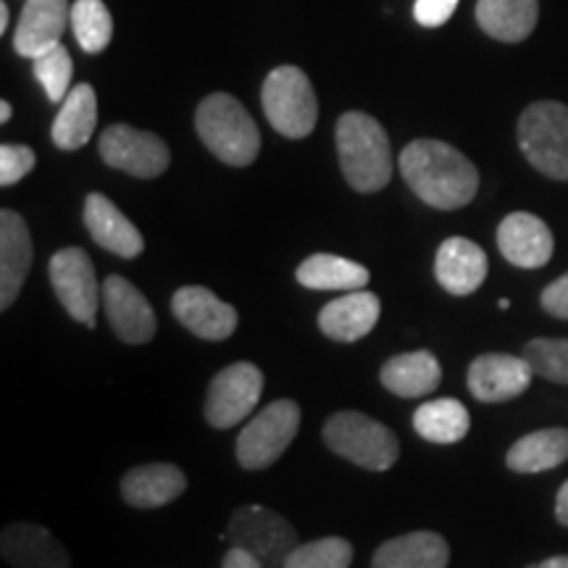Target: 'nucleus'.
<instances>
[{
    "label": "nucleus",
    "mask_w": 568,
    "mask_h": 568,
    "mask_svg": "<svg viewBox=\"0 0 568 568\" xmlns=\"http://www.w3.org/2000/svg\"><path fill=\"white\" fill-rule=\"evenodd\" d=\"M537 568H568V556H552L548 560H542Z\"/></svg>",
    "instance_id": "39"
},
{
    "label": "nucleus",
    "mask_w": 568,
    "mask_h": 568,
    "mask_svg": "<svg viewBox=\"0 0 568 568\" xmlns=\"http://www.w3.org/2000/svg\"><path fill=\"white\" fill-rule=\"evenodd\" d=\"M0 552L13 568H71L69 552L38 524H11L0 537Z\"/></svg>",
    "instance_id": "21"
},
{
    "label": "nucleus",
    "mask_w": 568,
    "mask_h": 568,
    "mask_svg": "<svg viewBox=\"0 0 568 568\" xmlns=\"http://www.w3.org/2000/svg\"><path fill=\"white\" fill-rule=\"evenodd\" d=\"M34 163H38V159H34L32 148L11 145V142L0 145V184L11 187V184L21 182L32 172Z\"/></svg>",
    "instance_id": "34"
},
{
    "label": "nucleus",
    "mask_w": 568,
    "mask_h": 568,
    "mask_svg": "<svg viewBox=\"0 0 568 568\" xmlns=\"http://www.w3.org/2000/svg\"><path fill=\"white\" fill-rule=\"evenodd\" d=\"M458 9V0H416L414 17L422 27H443Z\"/></svg>",
    "instance_id": "35"
},
{
    "label": "nucleus",
    "mask_w": 568,
    "mask_h": 568,
    "mask_svg": "<svg viewBox=\"0 0 568 568\" xmlns=\"http://www.w3.org/2000/svg\"><path fill=\"white\" fill-rule=\"evenodd\" d=\"M71 30L84 53H101L113 38V19L103 0H74Z\"/></svg>",
    "instance_id": "30"
},
{
    "label": "nucleus",
    "mask_w": 568,
    "mask_h": 568,
    "mask_svg": "<svg viewBox=\"0 0 568 568\" xmlns=\"http://www.w3.org/2000/svg\"><path fill=\"white\" fill-rule=\"evenodd\" d=\"M32 69L38 82L45 88V95L51 103H63L71 92V71H74V63H71V55L63 45L51 48L48 53L32 59Z\"/></svg>",
    "instance_id": "32"
},
{
    "label": "nucleus",
    "mask_w": 568,
    "mask_h": 568,
    "mask_svg": "<svg viewBox=\"0 0 568 568\" xmlns=\"http://www.w3.org/2000/svg\"><path fill=\"white\" fill-rule=\"evenodd\" d=\"M450 548L437 531H410L387 539L372 558V568H447Z\"/></svg>",
    "instance_id": "23"
},
{
    "label": "nucleus",
    "mask_w": 568,
    "mask_h": 568,
    "mask_svg": "<svg viewBox=\"0 0 568 568\" xmlns=\"http://www.w3.org/2000/svg\"><path fill=\"white\" fill-rule=\"evenodd\" d=\"M98 124V98L92 84H74L61 103L59 116L51 126V138L61 151H80L92 138Z\"/></svg>",
    "instance_id": "25"
},
{
    "label": "nucleus",
    "mask_w": 568,
    "mask_h": 568,
    "mask_svg": "<svg viewBox=\"0 0 568 568\" xmlns=\"http://www.w3.org/2000/svg\"><path fill=\"white\" fill-rule=\"evenodd\" d=\"M103 308L113 335L126 345H145L155 337V314L148 297L124 276L111 274L103 282Z\"/></svg>",
    "instance_id": "12"
},
{
    "label": "nucleus",
    "mask_w": 568,
    "mask_h": 568,
    "mask_svg": "<svg viewBox=\"0 0 568 568\" xmlns=\"http://www.w3.org/2000/svg\"><path fill=\"white\" fill-rule=\"evenodd\" d=\"M222 568H266V566L261 564L253 552H247L243 548H230V552H226L222 560Z\"/></svg>",
    "instance_id": "37"
},
{
    "label": "nucleus",
    "mask_w": 568,
    "mask_h": 568,
    "mask_svg": "<svg viewBox=\"0 0 568 568\" xmlns=\"http://www.w3.org/2000/svg\"><path fill=\"white\" fill-rule=\"evenodd\" d=\"M324 443L339 458L368 471H387L400 456L395 432L358 410H339L329 416L324 424Z\"/></svg>",
    "instance_id": "4"
},
{
    "label": "nucleus",
    "mask_w": 568,
    "mask_h": 568,
    "mask_svg": "<svg viewBox=\"0 0 568 568\" xmlns=\"http://www.w3.org/2000/svg\"><path fill=\"white\" fill-rule=\"evenodd\" d=\"M400 174L426 205L464 209L479 190V172L458 148L439 140H414L400 153Z\"/></svg>",
    "instance_id": "1"
},
{
    "label": "nucleus",
    "mask_w": 568,
    "mask_h": 568,
    "mask_svg": "<svg viewBox=\"0 0 568 568\" xmlns=\"http://www.w3.org/2000/svg\"><path fill=\"white\" fill-rule=\"evenodd\" d=\"M261 393H264V372L251 361H237L222 368L205 393V422L213 429H232L243 424L258 406Z\"/></svg>",
    "instance_id": "9"
},
{
    "label": "nucleus",
    "mask_w": 568,
    "mask_h": 568,
    "mask_svg": "<svg viewBox=\"0 0 568 568\" xmlns=\"http://www.w3.org/2000/svg\"><path fill=\"white\" fill-rule=\"evenodd\" d=\"M71 24L69 0H27L21 9L13 48L24 59H38L51 48L61 45V34Z\"/></svg>",
    "instance_id": "17"
},
{
    "label": "nucleus",
    "mask_w": 568,
    "mask_h": 568,
    "mask_svg": "<svg viewBox=\"0 0 568 568\" xmlns=\"http://www.w3.org/2000/svg\"><path fill=\"white\" fill-rule=\"evenodd\" d=\"M51 284L67 314L92 329L98 303L103 301V287L98 284L95 266L82 247H63L51 258Z\"/></svg>",
    "instance_id": "10"
},
{
    "label": "nucleus",
    "mask_w": 568,
    "mask_h": 568,
    "mask_svg": "<svg viewBox=\"0 0 568 568\" xmlns=\"http://www.w3.org/2000/svg\"><path fill=\"white\" fill-rule=\"evenodd\" d=\"M184 489H187V477L174 464L134 466L122 479V497L132 508L140 510L169 506Z\"/></svg>",
    "instance_id": "22"
},
{
    "label": "nucleus",
    "mask_w": 568,
    "mask_h": 568,
    "mask_svg": "<svg viewBox=\"0 0 568 568\" xmlns=\"http://www.w3.org/2000/svg\"><path fill=\"white\" fill-rule=\"evenodd\" d=\"M539 303L548 311L550 316L556 318H568V274L560 276V280L550 282L548 287L539 295Z\"/></svg>",
    "instance_id": "36"
},
{
    "label": "nucleus",
    "mask_w": 568,
    "mask_h": 568,
    "mask_svg": "<svg viewBox=\"0 0 568 568\" xmlns=\"http://www.w3.org/2000/svg\"><path fill=\"white\" fill-rule=\"evenodd\" d=\"M382 303L368 290H355L318 311V329L335 343H358L379 322Z\"/></svg>",
    "instance_id": "19"
},
{
    "label": "nucleus",
    "mask_w": 568,
    "mask_h": 568,
    "mask_svg": "<svg viewBox=\"0 0 568 568\" xmlns=\"http://www.w3.org/2000/svg\"><path fill=\"white\" fill-rule=\"evenodd\" d=\"M11 116H13V109H11V103L9 101H0V122H11Z\"/></svg>",
    "instance_id": "40"
},
{
    "label": "nucleus",
    "mask_w": 568,
    "mask_h": 568,
    "mask_svg": "<svg viewBox=\"0 0 568 568\" xmlns=\"http://www.w3.org/2000/svg\"><path fill=\"white\" fill-rule=\"evenodd\" d=\"M232 548L253 552L266 568H282L297 545V531L287 518L266 506L237 508L226 527Z\"/></svg>",
    "instance_id": "8"
},
{
    "label": "nucleus",
    "mask_w": 568,
    "mask_h": 568,
    "mask_svg": "<svg viewBox=\"0 0 568 568\" xmlns=\"http://www.w3.org/2000/svg\"><path fill=\"white\" fill-rule=\"evenodd\" d=\"M568 460V429L552 426V429H539L521 437L510 447L506 464L516 474H539L550 471Z\"/></svg>",
    "instance_id": "28"
},
{
    "label": "nucleus",
    "mask_w": 568,
    "mask_h": 568,
    "mask_svg": "<svg viewBox=\"0 0 568 568\" xmlns=\"http://www.w3.org/2000/svg\"><path fill=\"white\" fill-rule=\"evenodd\" d=\"M295 280L308 290H339V293H355L364 290L372 274L366 266L355 264L351 258L332 253H316L297 266Z\"/></svg>",
    "instance_id": "27"
},
{
    "label": "nucleus",
    "mask_w": 568,
    "mask_h": 568,
    "mask_svg": "<svg viewBox=\"0 0 568 568\" xmlns=\"http://www.w3.org/2000/svg\"><path fill=\"white\" fill-rule=\"evenodd\" d=\"M84 226L103 251L116 253L119 258H138L145 251L138 226L101 193H90L84 201Z\"/></svg>",
    "instance_id": "20"
},
{
    "label": "nucleus",
    "mask_w": 568,
    "mask_h": 568,
    "mask_svg": "<svg viewBox=\"0 0 568 568\" xmlns=\"http://www.w3.org/2000/svg\"><path fill=\"white\" fill-rule=\"evenodd\" d=\"M510 308V301H508V297H503V301H500V311H508Z\"/></svg>",
    "instance_id": "42"
},
{
    "label": "nucleus",
    "mask_w": 568,
    "mask_h": 568,
    "mask_svg": "<svg viewBox=\"0 0 568 568\" xmlns=\"http://www.w3.org/2000/svg\"><path fill=\"white\" fill-rule=\"evenodd\" d=\"M337 155L347 184L358 193H379L393 176V151L385 126L364 111H347L337 119Z\"/></svg>",
    "instance_id": "2"
},
{
    "label": "nucleus",
    "mask_w": 568,
    "mask_h": 568,
    "mask_svg": "<svg viewBox=\"0 0 568 568\" xmlns=\"http://www.w3.org/2000/svg\"><path fill=\"white\" fill-rule=\"evenodd\" d=\"M101 159L116 172L132 174L138 180H153L169 169L172 153L159 134L134 130L130 124H113L101 134Z\"/></svg>",
    "instance_id": "11"
},
{
    "label": "nucleus",
    "mask_w": 568,
    "mask_h": 568,
    "mask_svg": "<svg viewBox=\"0 0 568 568\" xmlns=\"http://www.w3.org/2000/svg\"><path fill=\"white\" fill-rule=\"evenodd\" d=\"M9 30V6L0 3V32Z\"/></svg>",
    "instance_id": "41"
},
{
    "label": "nucleus",
    "mask_w": 568,
    "mask_h": 568,
    "mask_svg": "<svg viewBox=\"0 0 568 568\" xmlns=\"http://www.w3.org/2000/svg\"><path fill=\"white\" fill-rule=\"evenodd\" d=\"M531 376H535V368L527 358L487 353L474 358L468 366V393L479 403H506L527 393Z\"/></svg>",
    "instance_id": "13"
},
{
    "label": "nucleus",
    "mask_w": 568,
    "mask_h": 568,
    "mask_svg": "<svg viewBox=\"0 0 568 568\" xmlns=\"http://www.w3.org/2000/svg\"><path fill=\"white\" fill-rule=\"evenodd\" d=\"M268 124L290 140L308 138L318 122L314 84L297 67H276L261 90Z\"/></svg>",
    "instance_id": "6"
},
{
    "label": "nucleus",
    "mask_w": 568,
    "mask_h": 568,
    "mask_svg": "<svg viewBox=\"0 0 568 568\" xmlns=\"http://www.w3.org/2000/svg\"><path fill=\"white\" fill-rule=\"evenodd\" d=\"M524 358L529 361L537 376L556 385H568V339H529L524 347Z\"/></svg>",
    "instance_id": "33"
},
{
    "label": "nucleus",
    "mask_w": 568,
    "mask_h": 568,
    "mask_svg": "<svg viewBox=\"0 0 568 568\" xmlns=\"http://www.w3.org/2000/svg\"><path fill=\"white\" fill-rule=\"evenodd\" d=\"M414 429L426 443L435 445H456L471 429V416L466 406L453 397H439L416 408Z\"/></svg>",
    "instance_id": "29"
},
{
    "label": "nucleus",
    "mask_w": 568,
    "mask_h": 568,
    "mask_svg": "<svg viewBox=\"0 0 568 568\" xmlns=\"http://www.w3.org/2000/svg\"><path fill=\"white\" fill-rule=\"evenodd\" d=\"M301 429V406L274 400L243 426L237 437V460L247 471H261L284 456Z\"/></svg>",
    "instance_id": "7"
},
{
    "label": "nucleus",
    "mask_w": 568,
    "mask_h": 568,
    "mask_svg": "<svg viewBox=\"0 0 568 568\" xmlns=\"http://www.w3.org/2000/svg\"><path fill=\"white\" fill-rule=\"evenodd\" d=\"M556 518L558 524H564L568 527V481L564 487L558 489V497H556Z\"/></svg>",
    "instance_id": "38"
},
{
    "label": "nucleus",
    "mask_w": 568,
    "mask_h": 568,
    "mask_svg": "<svg viewBox=\"0 0 568 568\" xmlns=\"http://www.w3.org/2000/svg\"><path fill=\"white\" fill-rule=\"evenodd\" d=\"M172 314L184 329L193 332L195 337L209 339V343H222L237 329V311L213 295L209 287H197V284L176 290Z\"/></svg>",
    "instance_id": "14"
},
{
    "label": "nucleus",
    "mask_w": 568,
    "mask_h": 568,
    "mask_svg": "<svg viewBox=\"0 0 568 568\" xmlns=\"http://www.w3.org/2000/svg\"><path fill=\"white\" fill-rule=\"evenodd\" d=\"M539 0H479L477 21L489 38L500 42H521L535 32Z\"/></svg>",
    "instance_id": "26"
},
{
    "label": "nucleus",
    "mask_w": 568,
    "mask_h": 568,
    "mask_svg": "<svg viewBox=\"0 0 568 568\" xmlns=\"http://www.w3.org/2000/svg\"><path fill=\"white\" fill-rule=\"evenodd\" d=\"M497 247L503 258L518 268H542L552 258V232L535 213H508L497 226Z\"/></svg>",
    "instance_id": "15"
},
{
    "label": "nucleus",
    "mask_w": 568,
    "mask_h": 568,
    "mask_svg": "<svg viewBox=\"0 0 568 568\" xmlns=\"http://www.w3.org/2000/svg\"><path fill=\"white\" fill-rule=\"evenodd\" d=\"M487 253L466 237H447L435 258V276L450 295H474L487 280Z\"/></svg>",
    "instance_id": "18"
},
{
    "label": "nucleus",
    "mask_w": 568,
    "mask_h": 568,
    "mask_svg": "<svg viewBox=\"0 0 568 568\" xmlns=\"http://www.w3.org/2000/svg\"><path fill=\"white\" fill-rule=\"evenodd\" d=\"M32 234L17 211H0V311H9L32 268Z\"/></svg>",
    "instance_id": "16"
},
{
    "label": "nucleus",
    "mask_w": 568,
    "mask_h": 568,
    "mask_svg": "<svg viewBox=\"0 0 568 568\" xmlns=\"http://www.w3.org/2000/svg\"><path fill=\"white\" fill-rule=\"evenodd\" d=\"M518 145L539 174L568 182V105L531 103L518 119Z\"/></svg>",
    "instance_id": "5"
},
{
    "label": "nucleus",
    "mask_w": 568,
    "mask_h": 568,
    "mask_svg": "<svg viewBox=\"0 0 568 568\" xmlns=\"http://www.w3.org/2000/svg\"><path fill=\"white\" fill-rule=\"evenodd\" d=\"M353 545L343 537H322L297 545L282 568H351Z\"/></svg>",
    "instance_id": "31"
},
{
    "label": "nucleus",
    "mask_w": 568,
    "mask_h": 568,
    "mask_svg": "<svg viewBox=\"0 0 568 568\" xmlns=\"http://www.w3.org/2000/svg\"><path fill=\"white\" fill-rule=\"evenodd\" d=\"M382 385H385L389 393L397 397H424L435 393L443 382V368H439V361L435 353L429 351H414L403 353L389 358L385 366H382Z\"/></svg>",
    "instance_id": "24"
},
{
    "label": "nucleus",
    "mask_w": 568,
    "mask_h": 568,
    "mask_svg": "<svg viewBox=\"0 0 568 568\" xmlns=\"http://www.w3.org/2000/svg\"><path fill=\"white\" fill-rule=\"evenodd\" d=\"M195 130L203 145L230 166H247L261 151V134L253 116L226 92H213L197 105Z\"/></svg>",
    "instance_id": "3"
}]
</instances>
